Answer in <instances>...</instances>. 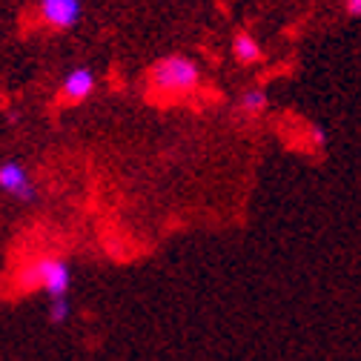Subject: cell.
I'll use <instances>...</instances> for the list:
<instances>
[{"mask_svg":"<svg viewBox=\"0 0 361 361\" xmlns=\"http://www.w3.org/2000/svg\"><path fill=\"white\" fill-rule=\"evenodd\" d=\"M198 80H201V75H198L195 61H190L184 55H169V58L158 61L149 75V86L164 98H180V95L192 92Z\"/></svg>","mask_w":361,"mask_h":361,"instance_id":"6da1fadb","label":"cell"},{"mask_svg":"<svg viewBox=\"0 0 361 361\" xmlns=\"http://www.w3.org/2000/svg\"><path fill=\"white\" fill-rule=\"evenodd\" d=\"M72 273L61 258H40L29 269H23L20 287L23 290H47L52 298H61L69 293Z\"/></svg>","mask_w":361,"mask_h":361,"instance_id":"7a4b0ae2","label":"cell"},{"mask_svg":"<svg viewBox=\"0 0 361 361\" xmlns=\"http://www.w3.org/2000/svg\"><path fill=\"white\" fill-rule=\"evenodd\" d=\"M0 190L9 192V195L18 198V201H26V204L35 201V195H37L29 172H26L20 164H15V161H9V164L0 166Z\"/></svg>","mask_w":361,"mask_h":361,"instance_id":"3957f363","label":"cell"},{"mask_svg":"<svg viewBox=\"0 0 361 361\" xmlns=\"http://www.w3.org/2000/svg\"><path fill=\"white\" fill-rule=\"evenodd\" d=\"M40 15L55 29H69L80 18V4L78 0H40Z\"/></svg>","mask_w":361,"mask_h":361,"instance_id":"277c9868","label":"cell"},{"mask_svg":"<svg viewBox=\"0 0 361 361\" xmlns=\"http://www.w3.org/2000/svg\"><path fill=\"white\" fill-rule=\"evenodd\" d=\"M95 89V75L89 69H72L66 78H63V98L69 101H86L89 95H92Z\"/></svg>","mask_w":361,"mask_h":361,"instance_id":"5b68a950","label":"cell"},{"mask_svg":"<svg viewBox=\"0 0 361 361\" xmlns=\"http://www.w3.org/2000/svg\"><path fill=\"white\" fill-rule=\"evenodd\" d=\"M233 55H235V61H241V63H255V61L261 58V47H258V40H255L252 35L241 32V35H235V40H233Z\"/></svg>","mask_w":361,"mask_h":361,"instance_id":"8992f818","label":"cell"},{"mask_svg":"<svg viewBox=\"0 0 361 361\" xmlns=\"http://www.w3.org/2000/svg\"><path fill=\"white\" fill-rule=\"evenodd\" d=\"M238 106H241L244 115H264L267 106H269V98H267L264 89H247V92L241 95V104Z\"/></svg>","mask_w":361,"mask_h":361,"instance_id":"52a82bcc","label":"cell"},{"mask_svg":"<svg viewBox=\"0 0 361 361\" xmlns=\"http://www.w3.org/2000/svg\"><path fill=\"white\" fill-rule=\"evenodd\" d=\"M49 319H52L55 324H61V322H66V319H69V298H66V295H61V298H52V307H49Z\"/></svg>","mask_w":361,"mask_h":361,"instance_id":"ba28073f","label":"cell"},{"mask_svg":"<svg viewBox=\"0 0 361 361\" xmlns=\"http://www.w3.org/2000/svg\"><path fill=\"white\" fill-rule=\"evenodd\" d=\"M344 12L350 18H361V0H344Z\"/></svg>","mask_w":361,"mask_h":361,"instance_id":"9c48e42d","label":"cell"}]
</instances>
